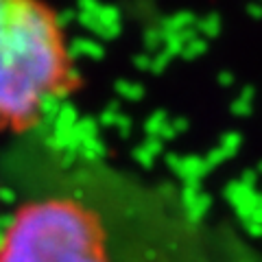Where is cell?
Returning <instances> with one entry per match:
<instances>
[{"label": "cell", "mask_w": 262, "mask_h": 262, "mask_svg": "<svg viewBox=\"0 0 262 262\" xmlns=\"http://www.w3.org/2000/svg\"><path fill=\"white\" fill-rule=\"evenodd\" d=\"M0 262H110L105 236L81 203L48 196L13 210L0 229Z\"/></svg>", "instance_id": "2"}, {"label": "cell", "mask_w": 262, "mask_h": 262, "mask_svg": "<svg viewBox=\"0 0 262 262\" xmlns=\"http://www.w3.org/2000/svg\"><path fill=\"white\" fill-rule=\"evenodd\" d=\"M72 59L57 11L44 0H0V134L33 127L70 88Z\"/></svg>", "instance_id": "1"}]
</instances>
